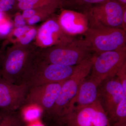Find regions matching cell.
Masks as SVG:
<instances>
[{
  "label": "cell",
  "mask_w": 126,
  "mask_h": 126,
  "mask_svg": "<svg viewBox=\"0 0 126 126\" xmlns=\"http://www.w3.org/2000/svg\"><path fill=\"white\" fill-rule=\"evenodd\" d=\"M126 8L115 0H108L90 7L84 14L87 16L89 23L122 29L123 16Z\"/></svg>",
  "instance_id": "cell-8"
},
{
  "label": "cell",
  "mask_w": 126,
  "mask_h": 126,
  "mask_svg": "<svg viewBox=\"0 0 126 126\" xmlns=\"http://www.w3.org/2000/svg\"><path fill=\"white\" fill-rule=\"evenodd\" d=\"M56 10L53 6L49 5L38 8L35 15L27 19V24L30 25L35 24L44 19L49 18Z\"/></svg>",
  "instance_id": "cell-17"
},
{
  "label": "cell",
  "mask_w": 126,
  "mask_h": 126,
  "mask_svg": "<svg viewBox=\"0 0 126 126\" xmlns=\"http://www.w3.org/2000/svg\"><path fill=\"white\" fill-rule=\"evenodd\" d=\"M28 126H44L43 124L40 123H35V124H31Z\"/></svg>",
  "instance_id": "cell-33"
},
{
  "label": "cell",
  "mask_w": 126,
  "mask_h": 126,
  "mask_svg": "<svg viewBox=\"0 0 126 126\" xmlns=\"http://www.w3.org/2000/svg\"><path fill=\"white\" fill-rule=\"evenodd\" d=\"M37 31L34 28H31L23 35L18 39L20 44L22 45H26L29 44L36 36Z\"/></svg>",
  "instance_id": "cell-20"
},
{
  "label": "cell",
  "mask_w": 126,
  "mask_h": 126,
  "mask_svg": "<svg viewBox=\"0 0 126 126\" xmlns=\"http://www.w3.org/2000/svg\"><path fill=\"white\" fill-rule=\"evenodd\" d=\"M55 120L68 126H111L98 99L88 106L71 110Z\"/></svg>",
  "instance_id": "cell-6"
},
{
  "label": "cell",
  "mask_w": 126,
  "mask_h": 126,
  "mask_svg": "<svg viewBox=\"0 0 126 126\" xmlns=\"http://www.w3.org/2000/svg\"><path fill=\"white\" fill-rule=\"evenodd\" d=\"M16 0H0V12H7L15 7Z\"/></svg>",
  "instance_id": "cell-23"
},
{
  "label": "cell",
  "mask_w": 126,
  "mask_h": 126,
  "mask_svg": "<svg viewBox=\"0 0 126 126\" xmlns=\"http://www.w3.org/2000/svg\"><path fill=\"white\" fill-rule=\"evenodd\" d=\"M64 81L30 88L23 106H36L46 114L54 105Z\"/></svg>",
  "instance_id": "cell-10"
},
{
  "label": "cell",
  "mask_w": 126,
  "mask_h": 126,
  "mask_svg": "<svg viewBox=\"0 0 126 126\" xmlns=\"http://www.w3.org/2000/svg\"><path fill=\"white\" fill-rule=\"evenodd\" d=\"M20 111L7 112L0 121V126H25Z\"/></svg>",
  "instance_id": "cell-16"
},
{
  "label": "cell",
  "mask_w": 126,
  "mask_h": 126,
  "mask_svg": "<svg viewBox=\"0 0 126 126\" xmlns=\"http://www.w3.org/2000/svg\"><path fill=\"white\" fill-rule=\"evenodd\" d=\"M21 109V115L25 122H32L37 120L43 115V111L40 108L34 106H23Z\"/></svg>",
  "instance_id": "cell-18"
},
{
  "label": "cell",
  "mask_w": 126,
  "mask_h": 126,
  "mask_svg": "<svg viewBox=\"0 0 126 126\" xmlns=\"http://www.w3.org/2000/svg\"><path fill=\"white\" fill-rule=\"evenodd\" d=\"M24 46L11 48L4 53L0 76L11 83L23 84L34 53L33 49Z\"/></svg>",
  "instance_id": "cell-4"
},
{
  "label": "cell",
  "mask_w": 126,
  "mask_h": 126,
  "mask_svg": "<svg viewBox=\"0 0 126 126\" xmlns=\"http://www.w3.org/2000/svg\"><path fill=\"white\" fill-rule=\"evenodd\" d=\"M8 19L0 23V38L7 36L11 32L12 24Z\"/></svg>",
  "instance_id": "cell-21"
},
{
  "label": "cell",
  "mask_w": 126,
  "mask_h": 126,
  "mask_svg": "<svg viewBox=\"0 0 126 126\" xmlns=\"http://www.w3.org/2000/svg\"><path fill=\"white\" fill-rule=\"evenodd\" d=\"M126 96L121 83L115 77L103 80L97 89V99L107 115L110 122L114 119L118 104Z\"/></svg>",
  "instance_id": "cell-9"
},
{
  "label": "cell",
  "mask_w": 126,
  "mask_h": 126,
  "mask_svg": "<svg viewBox=\"0 0 126 126\" xmlns=\"http://www.w3.org/2000/svg\"><path fill=\"white\" fill-rule=\"evenodd\" d=\"M124 7H126V0H115Z\"/></svg>",
  "instance_id": "cell-30"
},
{
  "label": "cell",
  "mask_w": 126,
  "mask_h": 126,
  "mask_svg": "<svg viewBox=\"0 0 126 126\" xmlns=\"http://www.w3.org/2000/svg\"><path fill=\"white\" fill-rule=\"evenodd\" d=\"M89 42L75 38L61 45L44 48L37 53L41 61L48 63L76 66L93 55Z\"/></svg>",
  "instance_id": "cell-1"
},
{
  "label": "cell",
  "mask_w": 126,
  "mask_h": 126,
  "mask_svg": "<svg viewBox=\"0 0 126 126\" xmlns=\"http://www.w3.org/2000/svg\"><path fill=\"white\" fill-rule=\"evenodd\" d=\"M94 55L90 58L76 65L72 75L64 81L54 105L46 114L48 117L55 119L63 114L77 93L80 84L91 72Z\"/></svg>",
  "instance_id": "cell-5"
},
{
  "label": "cell",
  "mask_w": 126,
  "mask_h": 126,
  "mask_svg": "<svg viewBox=\"0 0 126 126\" xmlns=\"http://www.w3.org/2000/svg\"><path fill=\"white\" fill-rule=\"evenodd\" d=\"M122 28L126 32V8L124 9L123 16Z\"/></svg>",
  "instance_id": "cell-26"
},
{
  "label": "cell",
  "mask_w": 126,
  "mask_h": 126,
  "mask_svg": "<svg viewBox=\"0 0 126 126\" xmlns=\"http://www.w3.org/2000/svg\"><path fill=\"white\" fill-rule=\"evenodd\" d=\"M16 7L21 10L36 9L55 5L61 7L66 3V0H16Z\"/></svg>",
  "instance_id": "cell-15"
},
{
  "label": "cell",
  "mask_w": 126,
  "mask_h": 126,
  "mask_svg": "<svg viewBox=\"0 0 126 126\" xmlns=\"http://www.w3.org/2000/svg\"><path fill=\"white\" fill-rule=\"evenodd\" d=\"M75 67L46 63L40 60L35 53L23 83L31 87L46 84L60 82L72 75Z\"/></svg>",
  "instance_id": "cell-3"
},
{
  "label": "cell",
  "mask_w": 126,
  "mask_h": 126,
  "mask_svg": "<svg viewBox=\"0 0 126 126\" xmlns=\"http://www.w3.org/2000/svg\"><path fill=\"white\" fill-rule=\"evenodd\" d=\"M6 113V112H4V111H2V110L0 111V121L2 119V118L4 116Z\"/></svg>",
  "instance_id": "cell-31"
},
{
  "label": "cell",
  "mask_w": 126,
  "mask_h": 126,
  "mask_svg": "<svg viewBox=\"0 0 126 126\" xmlns=\"http://www.w3.org/2000/svg\"><path fill=\"white\" fill-rule=\"evenodd\" d=\"M102 82L90 77L84 79L61 116L74 109L93 103L97 99L98 87Z\"/></svg>",
  "instance_id": "cell-13"
},
{
  "label": "cell",
  "mask_w": 126,
  "mask_h": 126,
  "mask_svg": "<svg viewBox=\"0 0 126 126\" xmlns=\"http://www.w3.org/2000/svg\"><path fill=\"white\" fill-rule=\"evenodd\" d=\"M1 111V110L0 109V111Z\"/></svg>",
  "instance_id": "cell-35"
},
{
  "label": "cell",
  "mask_w": 126,
  "mask_h": 126,
  "mask_svg": "<svg viewBox=\"0 0 126 126\" xmlns=\"http://www.w3.org/2000/svg\"><path fill=\"white\" fill-rule=\"evenodd\" d=\"M116 76L122 86L124 92L126 93V61L118 70Z\"/></svg>",
  "instance_id": "cell-22"
},
{
  "label": "cell",
  "mask_w": 126,
  "mask_h": 126,
  "mask_svg": "<svg viewBox=\"0 0 126 126\" xmlns=\"http://www.w3.org/2000/svg\"><path fill=\"white\" fill-rule=\"evenodd\" d=\"M126 61V47L121 49L94 54L90 77L102 81L115 77Z\"/></svg>",
  "instance_id": "cell-7"
},
{
  "label": "cell",
  "mask_w": 126,
  "mask_h": 126,
  "mask_svg": "<svg viewBox=\"0 0 126 126\" xmlns=\"http://www.w3.org/2000/svg\"><path fill=\"white\" fill-rule=\"evenodd\" d=\"M58 19L63 30L73 37L77 35L83 34L88 28V20L85 14L63 10Z\"/></svg>",
  "instance_id": "cell-14"
},
{
  "label": "cell",
  "mask_w": 126,
  "mask_h": 126,
  "mask_svg": "<svg viewBox=\"0 0 126 126\" xmlns=\"http://www.w3.org/2000/svg\"><path fill=\"white\" fill-rule=\"evenodd\" d=\"M31 27L28 25L25 26L24 27L16 28L14 32V36L19 39L23 36L27 31L30 29Z\"/></svg>",
  "instance_id": "cell-25"
},
{
  "label": "cell",
  "mask_w": 126,
  "mask_h": 126,
  "mask_svg": "<svg viewBox=\"0 0 126 126\" xmlns=\"http://www.w3.org/2000/svg\"><path fill=\"white\" fill-rule=\"evenodd\" d=\"M49 19L41 26L37 32L38 40L41 46L48 48L61 45L74 39L63 30L58 18L53 17Z\"/></svg>",
  "instance_id": "cell-12"
},
{
  "label": "cell",
  "mask_w": 126,
  "mask_h": 126,
  "mask_svg": "<svg viewBox=\"0 0 126 126\" xmlns=\"http://www.w3.org/2000/svg\"><path fill=\"white\" fill-rule=\"evenodd\" d=\"M57 121V124L54 126H68L66 124L60 122L58 121Z\"/></svg>",
  "instance_id": "cell-32"
},
{
  "label": "cell",
  "mask_w": 126,
  "mask_h": 126,
  "mask_svg": "<svg viewBox=\"0 0 126 126\" xmlns=\"http://www.w3.org/2000/svg\"><path fill=\"white\" fill-rule=\"evenodd\" d=\"M108 0H66V2L78 6L86 5L93 4H101Z\"/></svg>",
  "instance_id": "cell-24"
},
{
  "label": "cell",
  "mask_w": 126,
  "mask_h": 126,
  "mask_svg": "<svg viewBox=\"0 0 126 126\" xmlns=\"http://www.w3.org/2000/svg\"><path fill=\"white\" fill-rule=\"evenodd\" d=\"M26 21L25 20L22 21H19V22H16L15 23L14 25L16 28H20L24 27L26 25Z\"/></svg>",
  "instance_id": "cell-27"
},
{
  "label": "cell",
  "mask_w": 126,
  "mask_h": 126,
  "mask_svg": "<svg viewBox=\"0 0 126 126\" xmlns=\"http://www.w3.org/2000/svg\"><path fill=\"white\" fill-rule=\"evenodd\" d=\"M25 19L23 17L22 15L18 14L16 16L15 18V22H19V21H22L25 20Z\"/></svg>",
  "instance_id": "cell-28"
},
{
  "label": "cell",
  "mask_w": 126,
  "mask_h": 126,
  "mask_svg": "<svg viewBox=\"0 0 126 126\" xmlns=\"http://www.w3.org/2000/svg\"><path fill=\"white\" fill-rule=\"evenodd\" d=\"M113 126H126V123L123 124H118V125H113Z\"/></svg>",
  "instance_id": "cell-34"
},
{
  "label": "cell",
  "mask_w": 126,
  "mask_h": 126,
  "mask_svg": "<svg viewBox=\"0 0 126 126\" xmlns=\"http://www.w3.org/2000/svg\"><path fill=\"white\" fill-rule=\"evenodd\" d=\"M112 122L114 123L113 125L126 123V96L118 104Z\"/></svg>",
  "instance_id": "cell-19"
},
{
  "label": "cell",
  "mask_w": 126,
  "mask_h": 126,
  "mask_svg": "<svg viewBox=\"0 0 126 126\" xmlns=\"http://www.w3.org/2000/svg\"><path fill=\"white\" fill-rule=\"evenodd\" d=\"M4 53L2 52V50L0 48V72L1 69V65L3 56H4Z\"/></svg>",
  "instance_id": "cell-29"
},
{
  "label": "cell",
  "mask_w": 126,
  "mask_h": 126,
  "mask_svg": "<svg viewBox=\"0 0 126 126\" xmlns=\"http://www.w3.org/2000/svg\"><path fill=\"white\" fill-rule=\"evenodd\" d=\"M26 83H11L0 76V109L5 112L20 109L30 88Z\"/></svg>",
  "instance_id": "cell-11"
},
{
  "label": "cell",
  "mask_w": 126,
  "mask_h": 126,
  "mask_svg": "<svg viewBox=\"0 0 126 126\" xmlns=\"http://www.w3.org/2000/svg\"><path fill=\"white\" fill-rule=\"evenodd\" d=\"M83 34L96 54L126 47V32L122 29L89 23L88 28Z\"/></svg>",
  "instance_id": "cell-2"
}]
</instances>
